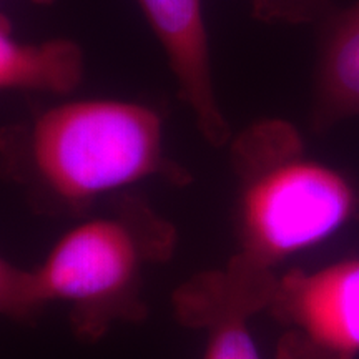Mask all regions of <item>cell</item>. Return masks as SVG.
Listing matches in <instances>:
<instances>
[{"mask_svg":"<svg viewBox=\"0 0 359 359\" xmlns=\"http://www.w3.org/2000/svg\"><path fill=\"white\" fill-rule=\"evenodd\" d=\"M0 160L35 203L52 212H82L148 178H187L165 155L158 111L102 98L62 103L7 132Z\"/></svg>","mask_w":359,"mask_h":359,"instance_id":"6da1fadb","label":"cell"},{"mask_svg":"<svg viewBox=\"0 0 359 359\" xmlns=\"http://www.w3.org/2000/svg\"><path fill=\"white\" fill-rule=\"evenodd\" d=\"M240 198V263L269 273L273 264L323 243L359 208L346 175L304 154L293 125L264 120L233 145Z\"/></svg>","mask_w":359,"mask_h":359,"instance_id":"7a4b0ae2","label":"cell"},{"mask_svg":"<svg viewBox=\"0 0 359 359\" xmlns=\"http://www.w3.org/2000/svg\"><path fill=\"white\" fill-rule=\"evenodd\" d=\"M175 231L143 201L132 198L116 210L67 231L43 263L32 269L40 306L65 303L80 333L100 334L120 318H140L142 275L148 264L172 253Z\"/></svg>","mask_w":359,"mask_h":359,"instance_id":"3957f363","label":"cell"},{"mask_svg":"<svg viewBox=\"0 0 359 359\" xmlns=\"http://www.w3.org/2000/svg\"><path fill=\"white\" fill-rule=\"evenodd\" d=\"M268 306L290 326L281 359L359 356V258L275 281Z\"/></svg>","mask_w":359,"mask_h":359,"instance_id":"277c9868","label":"cell"},{"mask_svg":"<svg viewBox=\"0 0 359 359\" xmlns=\"http://www.w3.org/2000/svg\"><path fill=\"white\" fill-rule=\"evenodd\" d=\"M137 4L167 55L180 98L190 107L196 127L212 145H223L230 128L215 92L201 0H137Z\"/></svg>","mask_w":359,"mask_h":359,"instance_id":"5b68a950","label":"cell"},{"mask_svg":"<svg viewBox=\"0 0 359 359\" xmlns=\"http://www.w3.org/2000/svg\"><path fill=\"white\" fill-rule=\"evenodd\" d=\"M266 303V291L233 269L193 281L177 294L182 321L208 330L203 359H259L246 323Z\"/></svg>","mask_w":359,"mask_h":359,"instance_id":"8992f818","label":"cell"},{"mask_svg":"<svg viewBox=\"0 0 359 359\" xmlns=\"http://www.w3.org/2000/svg\"><path fill=\"white\" fill-rule=\"evenodd\" d=\"M359 115V0L331 13L318 52L313 123L326 128Z\"/></svg>","mask_w":359,"mask_h":359,"instance_id":"52a82bcc","label":"cell"},{"mask_svg":"<svg viewBox=\"0 0 359 359\" xmlns=\"http://www.w3.org/2000/svg\"><path fill=\"white\" fill-rule=\"evenodd\" d=\"M83 52L74 40L24 43L0 17V92L69 93L82 82Z\"/></svg>","mask_w":359,"mask_h":359,"instance_id":"ba28073f","label":"cell"},{"mask_svg":"<svg viewBox=\"0 0 359 359\" xmlns=\"http://www.w3.org/2000/svg\"><path fill=\"white\" fill-rule=\"evenodd\" d=\"M40 309L34 293L32 269H22L0 257V316L25 321Z\"/></svg>","mask_w":359,"mask_h":359,"instance_id":"9c48e42d","label":"cell"},{"mask_svg":"<svg viewBox=\"0 0 359 359\" xmlns=\"http://www.w3.org/2000/svg\"><path fill=\"white\" fill-rule=\"evenodd\" d=\"M326 6L327 0H253V12L263 20L302 24L321 15Z\"/></svg>","mask_w":359,"mask_h":359,"instance_id":"30bf717a","label":"cell"},{"mask_svg":"<svg viewBox=\"0 0 359 359\" xmlns=\"http://www.w3.org/2000/svg\"><path fill=\"white\" fill-rule=\"evenodd\" d=\"M30 2L37 4V6H50V4L55 2V0H30Z\"/></svg>","mask_w":359,"mask_h":359,"instance_id":"8fae6325","label":"cell"}]
</instances>
